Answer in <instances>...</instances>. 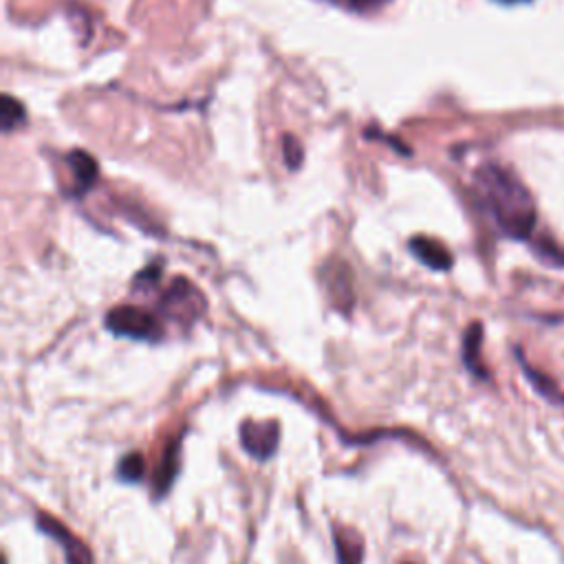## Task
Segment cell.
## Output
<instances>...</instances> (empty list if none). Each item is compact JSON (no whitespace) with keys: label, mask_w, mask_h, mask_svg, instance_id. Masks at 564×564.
Listing matches in <instances>:
<instances>
[{"label":"cell","mask_w":564,"mask_h":564,"mask_svg":"<svg viewBox=\"0 0 564 564\" xmlns=\"http://www.w3.org/2000/svg\"><path fill=\"white\" fill-rule=\"evenodd\" d=\"M478 192L498 227L511 238H527L535 225V205L527 187L498 165H482L476 174Z\"/></svg>","instance_id":"1"},{"label":"cell","mask_w":564,"mask_h":564,"mask_svg":"<svg viewBox=\"0 0 564 564\" xmlns=\"http://www.w3.org/2000/svg\"><path fill=\"white\" fill-rule=\"evenodd\" d=\"M104 324L117 337H128L137 341H159L163 337L156 315L130 304L115 306L112 311H108Z\"/></svg>","instance_id":"2"},{"label":"cell","mask_w":564,"mask_h":564,"mask_svg":"<svg viewBox=\"0 0 564 564\" xmlns=\"http://www.w3.org/2000/svg\"><path fill=\"white\" fill-rule=\"evenodd\" d=\"M159 308L165 317L170 319H181V322H194L196 317L203 315L205 311V297L200 291L185 278H176L167 291L161 295Z\"/></svg>","instance_id":"3"},{"label":"cell","mask_w":564,"mask_h":564,"mask_svg":"<svg viewBox=\"0 0 564 564\" xmlns=\"http://www.w3.org/2000/svg\"><path fill=\"white\" fill-rule=\"evenodd\" d=\"M37 529L46 533L51 540H55L64 549L66 564H95L93 551L88 544H84L70 529H66L57 518L48 513H37Z\"/></svg>","instance_id":"4"},{"label":"cell","mask_w":564,"mask_h":564,"mask_svg":"<svg viewBox=\"0 0 564 564\" xmlns=\"http://www.w3.org/2000/svg\"><path fill=\"white\" fill-rule=\"evenodd\" d=\"M280 443V430L275 421H245L240 425V445L242 449L258 458V460H267L275 454Z\"/></svg>","instance_id":"5"},{"label":"cell","mask_w":564,"mask_h":564,"mask_svg":"<svg viewBox=\"0 0 564 564\" xmlns=\"http://www.w3.org/2000/svg\"><path fill=\"white\" fill-rule=\"evenodd\" d=\"M408 249L412 251V256L423 262L427 269L432 271H447L452 269L454 264V258L452 253L447 251L445 245H441L438 240L434 238H427V236H414L410 242H408Z\"/></svg>","instance_id":"6"},{"label":"cell","mask_w":564,"mask_h":564,"mask_svg":"<svg viewBox=\"0 0 564 564\" xmlns=\"http://www.w3.org/2000/svg\"><path fill=\"white\" fill-rule=\"evenodd\" d=\"M480 344H482V324L474 322V324H469V328L463 335V364L471 375L487 379L489 372L480 359Z\"/></svg>","instance_id":"7"},{"label":"cell","mask_w":564,"mask_h":564,"mask_svg":"<svg viewBox=\"0 0 564 564\" xmlns=\"http://www.w3.org/2000/svg\"><path fill=\"white\" fill-rule=\"evenodd\" d=\"M333 544L339 564H361L364 560V542L357 531L337 527L333 529Z\"/></svg>","instance_id":"8"},{"label":"cell","mask_w":564,"mask_h":564,"mask_svg":"<svg viewBox=\"0 0 564 564\" xmlns=\"http://www.w3.org/2000/svg\"><path fill=\"white\" fill-rule=\"evenodd\" d=\"M516 355H518V364H520L524 377L529 379V383H531L546 401H551V403H555V405H564V392L560 390V386H557L551 377H546L544 372H540V370H535L533 366H529V361L524 359L522 350H516Z\"/></svg>","instance_id":"9"},{"label":"cell","mask_w":564,"mask_h":564,"mask_svg":"<svg viewBox=\"0 0 564 564\" xmlns=\"http://www.w3.org/2000/svg\"><path fill=\"white\" fill-rule=\"evenodd\" d=\"M178 452H181V443L174 441L163 449V456L159 460L156 474H154V491L159 496L167 494L176 474H178Z\"/></svg>","instance_id":"10"},{"label":"cell","mask_w":564,"mask_h":564,"mask_svg":"<svg viewBox=\"0 0 564 564\" xmlns=\"http://www.w3.org/2000/svg\"><path fill=\"white\" fill-rule=\"evenodd\" d=\"M68 165L73 170V176H75V183H77V192H86L93 187V183L97 181L99 176V165L97 161L84 152V150H73L68 154Z\"/></svg>","instance_id":"11"},{"label":"cell","mask_w":564,"mask_h":564,"mask_svg":"<svg viewBox=\"0 0 564 564\" xmlns=\"http://www.w3.org/2000/svg\"><path fill=\"white\" fill-rule=\"evenodd\" d=\"M24 119H26L24 106L15 97L4 93L0 97V126H2V132H11L13 128L22 126Z\"/></svg>","instance_id":"12"},{"label":"cell","mask_w":564,"mask_h":564,"mask_svg":"<svg viewBox=\"0 0 564 564\" xmlns=\"http://www.w3.org/2000/svg\"><path fill=\"white\" fill-rule=\"evenodd\" d=\"M145 471V460L139 452H130L126 454L119 465H117V476L123 480V482H139L141 476Z\"/></svg>","instance_id":"13"},{"label":"cell","mask_w":564,"mask_h":564,"mask_svg":"<svg viewBox=\"0 0 564 564\" xmlns=\"http://www.w3.org/2000/svg\"><path fill=\"white\" fill-rule=\"evenodd\" d=\"M282 154H284V163L289 165V170H297L302 165L304 150H302L300 141L293 134L282 137Z\"/></svg>","instance_id":"14"},{"label":"cell","mask_w":564,"mask_h":564,"mask_svg":"<svg viewBox=\"0 0 564 564\" xmlns=\"http://www.w3.org/2000/svg\"><path fill=\"white\" fill-rule=\"evenodd\" d=\"M159 278H161V267L159 264H150V267H145L143 271L137 273L134 284H156Z\"/></svg>","instance_id":"15"},{"label":"cell","mask_w":564,"mask_h":564,"mask_svg":"<svg viewBox=\"0 0 564 564\" xmlns=\"http://www.w3.org/2000/svg\"><path fill=\"white\" fill-rule=\"evenodd\" d=\"M366 137H379V139H383L386 143H390L397 152H401V154H410V150L403 145V143H397V139L394 137H388V134H381V132H377V130H366Z\"/></svg>","instance_id":"16"},{"label":"cell","mask_w":564,"mask_h":564,"mask_svg":"<svg viewBox=\"0 0 564 564\" xmlns=\"http://www.w3.org/2000/svg\"><path fill=\"white\" fill-rule=\"evenodd\" d=\"M383 0H350V4L355 7V9H370V7H377V4H381Z\"/></svg>","instance_id":"17"},{"label":"cell","mask_w":564,"mask_h":564,"mask_svg":"<svg viewBox=\"0 0 564 564\" xmlns=\"http://www.w3.org/2000/svg\"><path fill=\"white\" fill-rule=\"evenodd\" d=\"M505 2H516V0H505Z\"/></svg>","instance_id":"18"}]
</instances>
